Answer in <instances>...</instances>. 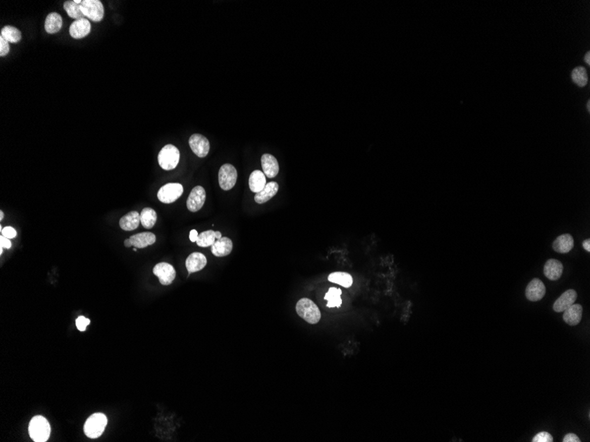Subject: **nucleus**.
<instances>
[{"mask_svg":"<svg viewBox=\"0 0 590 442\" xmlns=\"http://www.w3.org/2000/svg\"><path fill=\"white\" fill-rule=\"evenodd\" d=\"M233 241L229 237H222L211 245V252L216 257H225L233 251Z\"/></svg>","mask_w":590,"mask_h":442,"instance_id":"nucleus-17","label":"nucleus"},{"mask_svg":"<svg viewBox=\"0 0 590 442\" xmlns=\"http://www.w3.org/2000/svg\"><path fill=\"white\" fill-rule=\"evenodd\" d=\"M248 183H249V188H250L251 191L254 194H257L259 192H261L267 184L266 176L262 171L254 170L250 174Z\"/></svg>","mask_w":590,"mask_h":442,"instance_id":"nucleus-24","label":"nucleus"},{"mask_svg":"<svg viewBox=\"0 0 590 442\" xmlns=\"http://www.w3.org/2000/svg\"><path fill=\"white\" fill-rule=\"evenodd\" d=\"M28 433L30 438L35 442L47 441L50 435L49 422L42 416H35L29 423Z\"/></svg>","mask_w":590,"mask_h":442,"instance_id":"nucleus-1","label":"nucleus"},{"mask_svg":"<svg viewBox=\"0 0 590 442\" xmlns=\"http://www.w3.org/2000/svg\"><path fill=\"white\" fill-rule=\"evenodd\" d=\"M9 51H10L9 43L4 38L3 36H0V56L1 57L7 56L9 53Z\"/></svg>","mask_w":590,"mask_h":442,"instance_id":"nucleus-35","label":"nucleus"},{"mask_svg":"<svg viewBox=\"0 0 590 442\" xmlns=\"http://www.w3.org/2000/svg\"><path fill=\"white\" fill-rule=\"evenodd\" d=\"M533 442H552L553 441V437L551 436L549 432L546 431H541L538 434L535 435L532 439Z\"/></svg>","mask_w":590,"mask_h":442,"instance_id":"nucleus-32","label":"nucleus"},{"mask_svg":"<svg viewBox=\"0 0 590 442\" xmlns=\"http://www.w3.org/2000/svg\"><path fill=\"white\" fill-rule=\"evenodd\" d=\"M206 192L204 188L197 185L193 188L187 201V209L191 212H197L204 205Z\"/></svg>","mask_w":590,"mask_h":442,"instance_id":"nucleus-9","label":"nucleus"},{"mask_svg":"<svg viewBox=\"0 0 590 442\" xmlns=\"http://www.w3.org/2000/svg\"><path fill=\"white\" fill-rule=\"evenodd\" d=\"M108 419L104 414L95 413L88 417L84 424L85 434L88 438H96L105 430Z\"/></svg>","mask_w":590,"mask_h":442,"instance_id":"nucleus-3","label":"nucleus"},{"mask_svg":"<svg viewBox=\"0 0 590 442\" xmlns=\"http://www.w3.org/2000/svg\"><path fill=\"white\" fill-rule=\"evenodd\" d=\"M80 7L84 17L92 22H101L104 16V8L100 0H81Z\"/></svg>","mask_w":590,"mask_h":442,"instance_id":"nucleus-5","label":"nucleus"},{"mask_svg":"<svg viewBox=\"0 0 590 442\" xmlns=\"http://www.w3.org/2000/svg\"><path fill=\"white\" fill-rule=\"evenodd\" d=\"M91 31V24L88 19H79L74 21L70 26L69 33L74 39H81L88 36Z\"/></svg>","mask_w":590,"mask_h":442,"instance_id":"nucleus-12","label":"nucleus"},{"mask_svg":"<svg viewBox=\"0 0 590 442\" xmlns=\"http://www.w3.org/2000/svg\"><path fill=\"white\" fill-rule=\"evenodd\" d=\"M583 247L586 251H590V239L587 238L586 240L583 241Z\"/></svg>","mask_w":590,"mask_h":442,"instance_id":"nucleus-39","label":"nucleus"},{"mask_svg":"<svg viewBox=\"0 0 590 442\" xmlns=\"http://www.w3.org/2000/svg\"><path fill=\"white\" fill-rule=\"evenodd\" d=\"M75 324H76L77 329H79L80 331H82V332H83V331L86 330V328H87V327H88V326L90 324V320H89V319L86 318V317H84V316H79V317L76 319Z\"/></svg>","mask_w":590,"mask_h":442,"instance_id":"nucleus-33","label":"nucleus"},{"mask_svg":"<svg viewBox=\"0 0 590 442\" xmlns=\"http://www.w3.org/2000/svg\"><path fill=\"white\" fill-rule=\"evenodd\" d=\"M63 26L62 17L58 13H50L46 17L44 29L48 34H56L60 32Z\"/></svg>","mask_w":590,"mask_h":442,"instance_id":"nucleus-23","label":"nucleus"},{"mask_svg":"<svg viewBox=\"0 0 590 442\" xmlns=\"http://www.w3.org/2000/svg\"><path fill=\"white\" fill-rule=\"evenodd\" d=\"M261 167L266 177L269 178L275 177L279 172V165L278 160L270 154H264L261 156Z\"/></svg>","mask_w":590,"mask_h":442,"instance_id":"nucleus-14","label":"nucleus"},{"mask_svg":"<svg viewBox=\"0 0 590 442\" xmlns=\"http://www.w3.org/2000/svg\"><path fill=\"white\" fill-rule=\"evenodd\" d=\"M574 246L573 237L570 234H563L561 236L557 237V239L553 242L552 247L555 251L558 254H567L572 250Z\"/></svg>","mask_w":590,"mask_h":442,"instance_id":"nucleus-20","label":"nucleus"},{"mask_svg":"<svg viewBox=\"0 0 590 442\" xmlns=\"http://www.w3.org/2000/svg\"><path fill=\"white\" fill-rule=\"evenodd\" d=\"M577 292L574 290H568L562 294L553 304V310L557 312H563L572 304H574L577 299Z\"/></svg>","mask_w":590,"mask_h":442,"instance_id":"nucleus-13","label":"nucleus"},{"mask_svg":"<svg viewBox=\"0 0 590 442\" xmlns=\"http://www.w3.org/2000/svg\"><path fill=\"white\" fill-rule=\"evenodd\" d=\"M132 245L136 248H145L155 242V235L151 232H141L129 237Z\"/></svg>","mask_w":590,"mask_h":442,"instance_id":"nucleus-22","label":"nucleus"},{"mask_svg":"<svg viewBox=\"0 0 590 442\" xmlns=\"http://www.w3.org/2000/svg\"><path fill=\"white\" fill-rule=\"evenodd\" d=\"M237 178L238 173L235 167L229 163H226L221 166L219 172V182L223 190L229 191L233 189L236 184Z\"/></svg>","mask_w":590,"mask_h":442,"instance_id":"nucleus-6","label":"nucleus"},{"mask_svg":"<svg viewBox=\"0 0 590 442\" xmlns=\"http://www.w3.org/2000/svg\"><path fill=\"white\" fill-rule=\"evenodd\" d=\"M279 184L277 182L267 183L265 187L254 195V201L258 204H263L273 198L279 191Z\"/></svg>","mask_w":590,"mask_h":442,"instance_id":"nucleus-19","label":"nucleus"},{"mask_svg":"<svg viewBox=\"0 0 590 442\" xmlns=\"http://www.w3.org/2000/svg\"><path fill=\"white\" fill-rule=\"evenodd\" d=\"M328 280L332 283H337L345 288H349L353 284V277L348 273L334 272L328 276Z\"/></svg>","mask_w":590,"mask_h":442,"instance_id":"nucleus-27","label":"nucleus"},{"mask_svg":"<svg viewBox=\"0 0 590 442\" xmlns=\"http://www.w3.org/2000/svg\"><path fill=\"white\" fill-rule=\"evenodd\" d=\"M572 79L577 85L579 87H584L587 83V75L585 68L582 67H578L573 69L572 72Z\"/></svg>","mask_w":590,"mask_h":442,"instance_id":"nucleus-31","label":"nucleus"},{"mask_svg":"<svg viewBox=\"0 0 590 442\" xmlns=\"http://www.w3.org/2000/svg\"><path fill=\"white\" fill-rule=\"evenodd\" d=\"M80 3L81 0H69V1H66L64 3V9L65 11L67 12V15L72 19H74L75 21L79 20V19L84 18V15L82 14L81 10V7H80Z\"/></svg>","mask_w":590,"mask_h":442,"instance_id":"nucleus-25","label":"nucleus"},{"mask_svg":"<svg viewBox=\"0 0 590 442\" xmlns=\"http://www.w3.org/2000/svg\"><path fill=\"white\" fill-rule=\"evenodd\" d=\"M12 246V243H11L10 239L4 237V236H0V247L6 248V249H10Z\"/></svg>","mask_w":590,"mask_h":442,"instance_id":"nucleus-36","label":"nucleus"},{"mask_svg":"<svg viewBox=\"0 0 590 442\" xmlns=\"http://www.w3.org/2000/svg\"><path fill=\"white\" fill-rule=\"evenodd\" d=\"M584 60L586 61V64H588V65L590 64V53H589V52H586V55H585V57H584Z\"/></svg>","mask_w":590,"mask_h":442,"instance_id":"nucleus-41","label":"nucleus"},{"mask_svg":"<svg viewBox=\"0 0 590 442\" xmlns=\"http://www.w3.org/2000/svg\"><path fill=\"white\" fill-rule=\"evenodd\" d=\"M341 293L342 291L340 289L331 288L325 297V300L328 301L327 307H340L342 304V299L340 297Z\"/></svg>","mask_w":590,"mask_h":442,"instance_id":"nucleus-29","label":"nucleus"},{"mask_svg":"<svg viewBox=\"0 0 590 442\" xmlns=\"http://www.w3.org/2000/svg\"><path fill=\"white\" fill-rule=\"evenodd\" d=\"M215 231L212 230H206L198 235L196 244L201 247H208L215 243Z\"/></svg>","mask_w":590,"mask_h":442,"instance_id":"nucleus-30","label":"nucleus"},{"mask_svg":"<svg viewBox=\"0 0 590 442\" xmlns=\"http://www.w3.org/2000/svg\"><path fill=\"white\" fill-rule=\"evenodd\" d=\"M180 150L172 144L166 145L159 152L158 163L162 169L172 170L176 168L180 162Z\"/></svg>","mask_w":590,"mask_h":442,"instance_id":"nucleus-4","label":"nucleus"},{"mask_svg":"<svg viewBox=\"0 0 590 442\" xmlns=\"http://www.w3.org/2000/svg\"><path fill=\"white\" fill-rule=\"evenodd\" d=\"M134 251H137V248H136V247H134Z\"/></svg>","mask_w":590,"mask_h":442,"instance_id":"nucleus-45","label":"nucleus"},{"mask_svg":"<svg viewBox=\"0 0 590 442\" xmlns=\"http://www.w3.org/2000/svg\"><path fill=\"white\" fill-rule=\"evenodd\" d=\"M182 184L179 183H168L159 189L157 198L160 202L170 204L177 201L183 194Z\"/></svg>","mask_w":590,"mask_h":442,"instance_id":"nucleus-7","label":"nucleus"},{"mask_svg":"<svg viewBox=\"0 0 590 442\" xmlns=\"http://www.w3.org/2000/svg\"><path fill=\"white\" fill-rule=\"evenodd\" d=\"M207 265V259L201 252H193L187 258L186 267L189 275L192 273L201 271Z\"/></svg>","mask_w":590,"mask_h":442,"instance_id":"nucleus-15","label":"nucleus"},{"mask_svg":"<svg viewBox=\"0 0 590 442\" xmlns=\"http://www.w3.org/2000/svg\"><path fill=\"white\" fill-rule=\"evenodd\" d=\"M198 235H199V234H198L197 230H191L190 234H189V238H190L191 242H196V240H197Z\"/></svg>","mask_w":590,"mask_h":442,"instance_id":"nucleus-38","label":"nucleus"},{"mask_svg":"<svg viewBox=\"0 0 590 442\" xmlns=\"http://www.w3.org/2000/svg\"><path fill=\"white\" fill-rule=\"evenodd\" d=\"M563 270H564L563 264L555 259H550L544 265V275L548 279L551 281H557L559 279L563 274Z\"/></svg>","mask_w":590,"mask_h":442,"instance_id":"nucleus-16","label":"nucleus"},{"mask_svg":"<svg viewBox=\"0 0 590 442\" xmlns=\"http://www.w3.org/2000/svg\"><path fill=\"white\" fill-rule=\"evenodd\" d=\"M563 312V320L565 323L570 326H576L582 319L583 308L580 304H573Z\"/></svg>","mask_w":590,"mask_h":442,"instance_id":"nucleus-18","label":"nucleus"},{"mask_svg":"<svg viewBox=\"0 0 590 442\" xmlns=\"http://www.w3.org/2000/svg\"><path fill=\"white\" fill-rule=\"evenodd\" d=\"M153 273L155 276L158 277L160 283L166 286L173 283L176 277L175 269L171 264L166 262L157 263L153 269Z\"/></svg>","mask_w":590,"mask_h":442,"instance_id":"nucleus-8","label":"nucleus"},{"mask_svg":"<svg viewBox=\"0 0 590 442\" xmlns=\"http://www.w3.org/2000/svg\"><path fill=\"white\" fill-rule=\"evenodd\" d=\"M296 311L300 318L309 324H316L321 320V311L309 298H301L298 301Z\"/></svg>","mask_w":590,"mask_h":442,"instance_id":"nucleus-2","label":"nucleus"},{"mask_svg":"<svg viewBox=\"0 0 590 442\" xmlns=\"http://www.w3.org/2000/svg\"><path fill=\"white\" fill-rule=\"evenodd\" d=\"M586 106H587V110H590L589 101H588V102H587V105H586Z\"/></svg>","mask_w":590,"mask_h":442,"instance_id":"nucleus-44","label":"nucleus"},{"mask_svg":"<svg viewBox=\"0 0 590 442\" xmlns=\"http://www.w3.org/2000/svg\"><path fill=\"white\" fill-rule=\"evenodd\" d=\"M188 143H189L192 151L198 157L203 158L208 155L210 145H209L208 139L204 137L203 135H198V134L192 135L189 138Z\"/></svg>","mask_w":590,"mask_h":442,"instance_id":"nucleus-10","label":"nucleus"},{"mask_svg":"<svg viewBox=\"0 0 590 442\" xmlns=\"http://www.w3.org/2000/svg\"><path fill=\"white\" fill-rule=\"evenodd\" d=\"M215 237L217 240H218V239H220V238L222 237V234H221L220 231H215Z\"/></svg>","mask_w":590,"mask_h":442,"instance_id":"nucleus-42","label":"nucleus"},{"mask_svg":"<svg viewBox=\"0 0 590 442\" xmlns=\"http://www.w3.org/2000/svg\"><path fill=\"white\" fill-rule=\"evenodd\" d=\"M141 223L140 214L137 211H131L122 216L120 220V226L126 231H131L137 229Z\"/></svg>","mask_w":590,"mask_h":442,"instance_id":"nucleus-21","label":"nucleus"},{"mask_svg":"<svg viewBox=\"0 0 590 442\" xmlns=\"http://www.w3.org/2000/svg\"><path fill=\"white\" fill-rule=\"evenodd\" d=\"M140 218H141V225L144 227L145 229L149 230L155 226V222L157 219V215L154 209H150V208H145V209H142V211L140 214Z\"/></svg>","mask_w":590,"mask_h":442,"instance_id":"nucleus-26","label":"nucleus"},{"mask_svg":"<svg viewBox=\"0 0 590 442\" xmlns=\"http://www.w3.org/2000/svg\"><path fill=\"white\" fill-rule=\"evenodd\" d=\"M4 219V212L0 211V221H3Z\"/></svg>","mask_w":590,"mask_h":442,"instance_id":"nucleus-43","label":"nucleus"},{"mask_svg":"<svg viewBox=\"0 0 590 442\" xmlns=\"http://www.w3.org/2000/svg\"><path fill=\"white\" fill-rule=\"evenodd\" d=\"M563 441H564V442H579V441H580V440H579V437H578V436H577V435L574 434V433H568V434L565 435V437H564V439H563Z\"/></svg>","mask_w":590,"mask_h":442,"instance_id":"nucleus-37","label":"nucleus"},{"mask_svg":"<svg viewBox=\"0 0 590 442\" xmlns=\"http://www.w3.org/2000/svg\"><path fill=\"white\" fill-rule=\"evenodd\" d=\"M0 230H1V235L5 237H7V238H9V239L15 238L16 236H17V232H16V230H14L13 227L8 226L6 227V228H3V227L1 226L0 227Z\"/></svg>","mask_w":590,"mask_h":442,"instance_id":"nucleus-34","label":"nucleus"},{"mask_svg":"<svg viewBox=\"0 0 590 442\" xmlns=\"http://www.w3.org/2000/svg\"><path fill=\"white\" fill-rule=\"evenodd\" d=\"M1 36L9 43H18L21 40V32L14 26H6L1 29Z\"/></svg>","mask_w":590,"mask_h":442,"instance_id":"nucleus-28","label":"nucleus"},{"mask_svg":"<svg viewBox=\"0 0 590 442\" xmlns=\"http://www.w3.org/2000/svg\"><path fill=\"white\" fill-rule=\"evenodd\" d=\"M124 244H125V246H126V247H127V248L131 247V246H133V245H132V243H131V241H130V239H129V238H128V239H126V240L124 241Z\"/></svg>","mask_w":590,"mask_h":442,"instance_id":"nucleus-40","label":"nucleus"},{"mask_svg":"<svg viewBox=\"0 0 590 442\" xmlns=\"http://www.w3.org/2000/svg\"><path fill=\"white\" fill-rule=\"evenodd\" d=\"M546 293V288L544 283L538 278L532 280L526 288V297L527 299L532 302L543 299V297Z\"/></svg>","mask_w":590,"mask_h":442,"instance_id":"nucleus-11","label":"nucleus"}]
</instances>
